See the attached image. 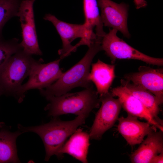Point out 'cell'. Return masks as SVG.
Masks as SVG:
<instances>
[{
    "instance_id": "6da1fadb",
    "label": "cell",
    "mask_w": 163,
    "mask_h": 163,
    "mask_svg": "<svg viewBox=\"0 0 163 163\" xmlns=\"http://www.w3.org/2000/svg\"><path fill=\"white\" fill-rule=\"evenodd\" d=\"M87 117L84 115H78L74 119L67 121L54 117L49 123L39 126L25 127L19 124L18 127L23 133L32 132L39 136L45 148V160L48 161L52 156L56 155L67 138L79 126L85 123Z\"/></svg>"
},
{
    "instance_id": "7a4b0ae2",
    "label": "cell",
    "mask_w": 163,
    "mask_h": 163,
    "mask_svg": "<svg viewBox=\"0 0 163 163\" xmlns=\"http://www.w3.org/2000/svg\"><path fill=\"white\" fill-rule=\"evenodd\" d=\"M101 43L96 41L88 47L83 57L77 63L64 73L50 86L39 90L40 94L46 97L58 96L68 93L78 87L85 88L93 85L88 79L93 59L96 54L102 50Z\"/></svg>"
},
{
    "instance_id": "3957f363",
    "label": "cell",
    "mask_w": 163,
    "mask_h": 163,
    "mask_svg": "<svg viewBox=\"0 0 163 163\" xmlns=\"http://www.w3.org/2000/svg\"><path fill=\"white\" fill-rule=\"evenodd\" d=\"M46 98L49 102L44 110L47 111L49 116L53 117L67 114L88 117L94 109L99 107L101 102L93 85L80 91Z\"/></svg>"
},
{
    "instance_id": "277c9868",
    "label": "cell",
    "mask_w": 163,
    "mask_h": 163,
    "mask_svg": "<svg viewBox=\"0 0 163 163\" xmlns=\"http://www.w3.org/2000/svg\"><path fill=\"white\" fill-rule=\"evenodd\" d=\"M38 61L23 49L12 55L0 69L2 95L12 96L17 100L23 81L29 76L33 66Z\"/></svg>"
},
{
    "instance_id": "5b68a950",
    "label": "cell",
    "mask_w": 163,
    "mask_h": 163,
    "mask_svg": "<svg viewBox=\"0 0 163 163\" xmlns=\"http://www.w3.org/2000/svg\"><path fill=\"white\" fill-rule=\"evenodd\" d=\"M117 30L109 29V32L106 33L101 41L102 50L114 63L117 59H130L141 61L150 65L162 66V58L149 56L131 46L122 39L118 37Z\"/></svg>"
},
{
    "instance_id": "8992f818",
    "label": "cell",
    "mask_w": 163,
    "mask_h": 163,
    "mask_svg": "<svg viewBox=\"0 0 163 163\" xmlns=\"http://www.w3.org/2000/svg\"><path fill=\"white\" fill-rule=\"evenodd\" d=\"M59 59L46 64L41 63L38 60L33 66L29 76L28 81L20 87L17 100L19 103L22 102L26 92L29 90L37 89L39 90L50 86L62 75L63 73L59 66Z\"/></svg>"
},
{
    "instance_id": "52a82bcc",
    "label": "cell",
    "mask_w": 163,
    "mask_h": 163,
    "mask_svg": "<svg viewBox=\"0 0 163 163\" xmlns=\"http://www.w3.org/2000/svg\"><path fill=\"white\" fill-rule=\"evenodd\" d=\"M101 105L96 113L89 134L90 139L100 140L103 135L118 120L122 107L119 99L109 91L99 95Z\"/></svg>"
},
{
    "instance_id": "ba28073f",
    "label": "cell",
    "mask_w": 163,
    "mask_h": 163,
    "mask_svg": "<svg viewBox=\"0 0 163 163\" xmlns=\"http://www.w3.org/2000/svg\"><path fill=\"white\" fill-rule=\"evenodd\" d=\"M35 0L21 1L16 14L19 18L22 28V40L20 43L23 50L27 53L41 55L36 34L33 8Z\"/></svg>"
},
{
    "instance_id": "9c48e42d",
    "label": "cell",
    "mask_w": 163,
    "mask_h": 163,
    "mask_svg": "<svg viewBox=\"0 0 163 163\" xmlns=\"http://www.w3.org/2000/svg\"><path fill=\"white\" fill-rule=\"evenodd\" d=\"M103 25L120 32L127 38L130 37L127 27L129 6L123 2L116 3L111 0H97Z\"/></svg>"
},
{
    "instance_id": "30bf717a",
    "label": "cell",
    "mask_w": 163,
    "mask_h": 163,
    "mask_svg": "<svg viewBox=\"0 0 163 163\" xmlns=\"http://www.w3.org/2000/svg\"><path fill=\"white\" fill-rule=\"evenodd\" d=\"M138 72L126 74L125 79L139 85L154 95L160 105L163 102V70L141 66Z\"/></svg>"
},
{
    "instance_id": "8fae6325",
    "label": "cell",
    "mask_w": 163,
    "mask_h": 163,
    "mask_svg": "<svg viewBox=\"0 0 163 163\" xmlns=\"http://www.w3.org/2000/svg\"><path fill=\"white\" fill-rule=\"evenodd\" d=\"M43 19L53 24L61 37L62 47L58 51L60 58L62 59L69 56L72 52H75L77 49L71 43L77 38H80V40L85 38V29L84 24H76L67 23L58 19L51 14H46Z\"/></svg>"
},
{
    "instance_id": "7c38bea8",
    "label": "cell",
    "mask_w": 163,
    "mask_h": 163,
    "mask_svg": "<svg viewBox=\"0 0 163 163\" xmlns=\"http://www.w3.org/2000/svg\"><path fill=\"white\" fill-rule=\"evenodd\" d=\"M138 118L127 114L126 117H122L118 119L117 130L131 146L140 144L146 136L157 130V128L149 122H141Z\"/></svg>"
},
{
    "instance_id": "4fadbf2b",
    "label": "cell",
    "mask_w": 163,
    "mask_h": 163,
    "mask_svg": "<svg viewBox=\"0 0 163 163\" xmlns=\"http://www.w3.org/2000/svg\"><path fill=\"white\" fill-rule=\"evenodd\" d=\"M83 8L85 34L82 43L88 47L97 40L101 42L106 33L103 30L97 0H83Z\"/></svg>"
},
{
    "instance_id": "5bb4252c",
    "label": "cell",
    "mask_w": 163,
    "mask_h": 163,
    "mask_svg": "<svg viewBox=\"0 0 163 163\" xmlns=\"http://www.w3.org/2000/svg\"><path fill=\"white\" fill-rule=\"evenodd\" d=\"M114 97L119 99L122 107L127 114L144 119L156 128L163 130V126L159 124L152 116L142 103L135 97L125 86L121 85L110 91Z\"/></svg>"
},
{
    "instance_id": "9a60e30c",
    "label": "cell",
    "mask_w": 163,
    "mask_h": 163,
    "mask_svg": "<svg viewBox=\"0 0 163 163\" xmlns=\"http://www.w3.org/2000/svg\"><path fill=\"white\" fill-rule=\"evenodd\" d=\"M130 155L132 163H150L156 155L163 152V131H153Z\"/></svg>"
},
{
    "instance_id": "2e32d148",
    "label": "cell",
    "mask_w": 163,
    "mask_h": 163,
    "mask_svg": "<svg viewBox=\"0 0 163 163\" xmlns=\"http://www.w3.org/2000/svg\"><path fill=\"white\" fill-rule=\"evenodd\" d=\"M89 139V134L84 131L82 128L77 129L59 149L56 156L59 159L66 153L83 163H88L87 158Z\"/></svg>"
},
{
    "instance_id": "e0dca14e",
    "label": "cell",
    "mask_w": 163,
    "mask_h": 163,
    "mask_svg": "<svg viewBox=\"0 0 163 163\" xmlns=\"http://www.w3.org/2000/svg\"><path fill=\"white\" fill-rule=\"evenodd\" d=\"M115 66L105 63L98 59L92 64L91 72L88 79L95 84L99 95L109 92V89L115 77Z\"/></svg>"
},
{
    "instance_id": "ac0fdd59",
    "label": "cell",
    "mask_w": 163,
    "mask_h": 163,
    "mask_svg": "<svg viewBox=\"0 0 163 163\" xmlns=\"http://www.w3.org/2000/svg\"><path fill=\"white\" fill-rule=\"evenodd\" d=\"M120 82L121 85L125 87L142 103L152 117L163 126V120L158 117L160 104L156 97L145 89L126 79H121Z\"/></svg>"
},
{
    "instance_id": "d6986e66",
    "label": "cell",
    "mask_w": 163,
    "mask_h": 163,
    "mask_svg": "<svg viewBox=\"0 0 163 163\" xmlns=\"http://www.w3.org/2000/svg\"><path fill=\"white\" fill-rule=\"evenodd\" d=\"M22 133L19 130L14 132L6 129L0 130V163L20 162L16 140Z\"/></svg>"
},
{
    "instance_id": "ffe728a7",
    "label": "cell",
    "mask_w": 163,
    "mask_h": 163,
    "mask_svg": "<svg viewBox=\"0 0 163 163\" xmlns=\"http://www.w3.org/2000/svg\"><path fill=\"white\" fill-rule=\"evenodd\" d=\"M21 2L19 0H0V31L10 18L16 15Z\"/></svg>"
},
{
    "instance_id": "44dd1931",
    "label": "cell",
    "mask_w": 163,
    "mask_h": 163,
    "mask_svg": "<svg viewBox=\"0 0 163 163\" xmlns=\"http://www.w3.org/2000/svg\"><path fill=\"white\" fill-rule=\"evenodd\" d=\"M22 49L20 43L15 40L0 41V69L12 55Z\"/></svg>"
},
{
    "instance_id": "7402d4cb",
    "label": "cell",
    "mask_w": 163,
    "mask_h": 163,
    "mask_svg": "<svg viewBox=\"0 0 163 163\" xmlns=\"http://www.w3.org/2000/svg\"><path fill=\"white\" fill-rule=\"evenodd\" d=\"M135 7L137 9L145 8L147 5L145 0H133Z\"/></svg>"
},
{
    "instance_id": "603a6c76",
    "label": "cell",
    "mask_w": 163,
    "mask_h": 163,
    "mask_svg": "<svg viewBox=\"0 0 163 163\" xmlns=\"http://www.w3.org/2000/svg\"><path fill=\"white\" fill-rule=\"evenodd\" d=\"M163 162V152L153 157L150 163H162Z\"/></svg>"
},
{
    "instance_id": "cb8c5ba5",
    "label": "cell",
    "mask_w": 163,
    "mask_h": 163,
    "mask_svg": "<svg viewBox=\"0 0 163 163\" xmlns=\"http://www.w3.org/2000/svg\"><path fill=\"white\" fill-rule=\"evenodd\" d=\"M1 95H2V94H1V93L0 92V97Z\"/></svg>"
}]
</instances>
